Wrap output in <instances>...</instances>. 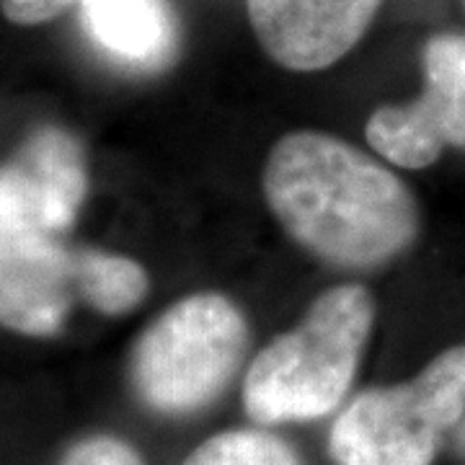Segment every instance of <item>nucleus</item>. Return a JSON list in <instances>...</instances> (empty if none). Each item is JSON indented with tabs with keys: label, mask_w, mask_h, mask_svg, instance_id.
<instances>
[{
	"label": "nucleus",
	"mask_w": 465,
	"mask_h": 465,
	"mask_svg": "<svg viewBox=\"0 0 465 465\" xmlns=\"http://www.w3.org/2000/svg\"><path fill=\"white\" fill-rule=\"evenodd\" d=\"M78 277L81 300L106 316L133 311L148 292L145 269L127 256L106 251H78Z\"/></svg>",
	"instance_id": "9d476101"
},
{
	"label": "nucleus",
	"mask_w": 465,
	"mask_h": 465,
	"mask_svg": "<svg viewBox=\"0 0 465 465\" xmlns=\"http://www.w3.org/2000/svg\"><path fill=\"white\" fill-rule=\"evenodd\" d=\"M182 465H302L295 448L262 430H232L202 442Z\"/></svg>",
	"instance_id": "9b49d317"
},
{
	"label": "nucleus",
	"mask_w": 465,
	"mask_h": 465,
	"mask_svg": "<svg viewBox=\"0 0 465 465\" xmlns=\"http://www.w3.org/2000/svg\"><path fill=\"white\" fill-rule=\"evenodd\" d=\"M382 0H246L264 52L287 70L316 73L339 63L370 29Z\"/></svg>",
	"instance_id": "0eeeda50"
},
{
	"label": "nucleus",
	"mask_w": 465,
	"mask_h": 465,
	"mask_svg": "<svg viewBox=\"0 0 465 465\" xmlns=\"http://www.w3.org/2000/svg\"><path fill=\"white\" fill-rule=\"evenodd\" d=\"M81 5V0H0V8L8 21L21 26L45 24L50 18L60 16L70 5Z\"/></svg>",
	"instance_id": "ddd939ff"
},
{
	"label": "nucleus",
	"mask_w": 465,
	"mask_h": 465,
	"mask_svg": "<svg viewBox=\"0 0 465 465\" xmlns=\"http://www.w3.org/2000/svg\"><path fill=\"white\" fill-rule=\"evenodd\" d=\"M246 339V321L232 300L213 292L179 300L140 336L134 388L161 414H192L231 382Z\"/></svg>",
	"instance_id": "20e7f679"
},
{
	"label": "nucleus",
	"mask_w": 465,
	"mask_h": 465,
	"mask_svg": "<svg viewBox=\"0 0 465 465\" xmlns=\"http://www.w3.org/2000/svg\"><path fill=\"white\" fill-rule=\"evenodd\" d=\"M88 36L134 67H163L176 52L179 26L168 0H81Z\"/></svg>",
	"instance_id": "1a4fd4ad"
},
{
	"label": "nucleus",
	"mask_w": 465,
	"mask_h": 465,
	"mask_svg": "<svg viewBox=\"0 0 465 465\" xmlns=\"http://www.w3.org/2000/svg\"><path fill=\"white\" fill-rule=\"evenodd\" d=\"M463 414L465 347H452L414 381L360 393L336 416L329 450L336 465H432Z\"/></svg>",
	"instance_id": "7ed1b4c3"
},
{
	"label": "nucleus",
	"mask_w": 465,
	"mask_h": 465,
	"mask_svg": "<svg viewBox=\"0 0 465 465\" xmlns=\"http://www.w3.org/2000/svg\"><path fill=\"white\" fill-rule=\"evenodd\" d=\"M458 445H460V450L465 452V421L460 424V432H458Z\"/></svg>",
	"instance_id": "4468645a"
},
{
	"label": "nucleus",
	"mask_w": 465,
	"mask_h": 465,
	"mask_svg": "<svg viewBox=\"0 0 465 465\" xmlns=\"http://www.w3.org/2000/svg\"><path fill=\"white\" fill-rule=\"evenodd\" d=\"M372 298L360 284L326 290L302 323L256 354L243 381L246 414L259 424L311 421L347 396L372 331Z\"/></svg>",
	"instance_id": "f03ea898"
},
{
	"label": "nucleus",
	"mask_w": 465,
	"mask_h": 465,
	"mask_svg": "<svg viewBox=\"0 0 465 465\" xmlns=\"http://www.w3.org/2000/svg\"><path fill=\"white\" fill-rule=\"evenodd\" d=\"M81 300L78 251L52 232L0 235V323L29 336H50Z\"/></svg>",
	"instance_id": "6e6552de"
},
{
	"label": "nucleus",
	"mask_w": 465,
	"mask_h": 465,
	"mask_svg": "<svg viewBox=\"0 0 465 465\" xmlns=\"http://www.w3.org/2000/svg\"><path fill=\"white\" fill-rule=\"evenodd\" d=\"M264 197L295 243L341 269L385 264L419 232L409 186L326 133L284 134L266 158Z\"/></svg>",
	"instance_id": "f257e3e1"
},
{
	"label": "nucleus",
	"mask_w": 465,
	"mask_h": 465,
	"mask_svg": "<svg viewBox=\"0 0 465 465\" xmlns=\"http://www.w3.org/2000/svg\"><path fill=\"white\" fill-rule=\"evenodd\" d=\"M85 197L84 153L63 130H42L0 168V235L60 232Z\"/></svg>",
	"instance_id": "423d86ee"
},
{
	"label": "nucleus",
	"mask_w": 465,
	"mask_h": 465,
	"mask_svg": "<svg viewBox=\"0 0 465 465\" xmlns=\"http://www.w3.org/2000/svg\"><path fill=\"white\" fill-rule=\"evenodd\" d=\"M463 3H465V0H463Z\"/></svg>",
	"instance_id": "2eb2a0df"
},
{
	"label": "nucleus",
	"mask_w": 465,
	"mask_h": 465,
	"mask_svg": "<svg viewBox=\"0 0 465 465\" xmlns=\"http://www.w3.org/2000/svg\"><path fill=\"white\" fill-rule=\"evenodd\" d=\"M421 67V96L381 106L365 127L370 148L411 171L432 166L448 148H465V34H434Z\"/></svg>",
	"instance_id": "39448f33"
},
{
	"label": "nucleus",
	"mask_w": 465,
	"mask_h": 465,
	"mask_svg": "<svg viewBox=\"0 0 465 465\" xmlns=\"http://www.w3.org/2000/svg\"><path fill=\"white\" fill-rule=\"evenodd\" d=\"M60 465H145L137 450L109 434H96L85 437L67 450Z\"/></svg>",
	"instance_id": "f8f14e48"
}]
</instances>
